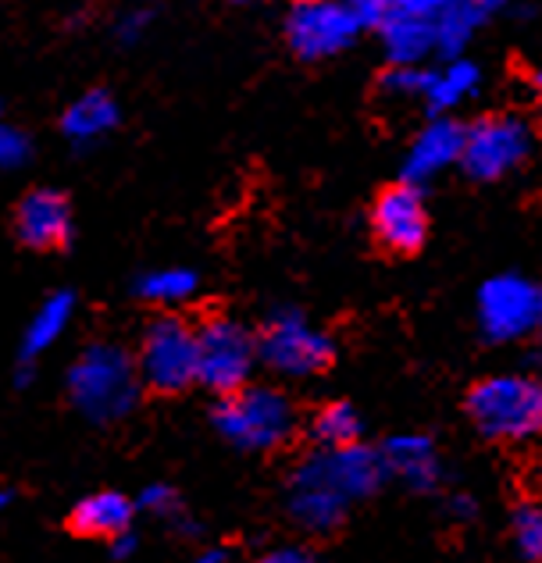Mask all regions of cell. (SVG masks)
<instances>
[{
    "mask_svg": "<svg viewBox=\"0 0 542 563\" xmlns=\"http://www.w3.org/2000/svg\"><path fill=\"white\" fill-rule=\"evenodd\" d=\"M140 367L136 357H129L114 343L86 346L68 367V399L86 421L114 424L129 418L140 404Z\"/></svg>",
    "mask_w": 542,
    "mask_h": 563,
    "instance_id": "1",
    "label": "cell"
},
{
    "mask_svg": "<svg viewBox=\"0 0 542 563\" xmlns=\"http://www.w3.org/2000/svg\"><path fill=\"white\" fill-rule=\"evenodd\" d=\"M467 418L486 439L524 442L542 435V382L539 378H482L464 399Z\"/></svg>",
    "mask_w": 542,
    "mask_h": 563,
    "instance_id": "2",
    "label": "cell"
},
{
    "mask_svg": "<svg viewBox=\"0 0 542 563\" xmlns=\"http://www.w3.org/2000/svg\"><path fill=\"white\" fill-rule=\"evenodd\" d=\"M214 424L229 442L243 450H275L292 435V407L283 393L243 385V389L218 399Z\"/></svg>",
    "mask_w": 542,
    "mask_h": 563,
    "instance_id": "3",
    "label": "cell"
},
{
    "mask_svg": "<svg viewBox=\"0 0 542 563\" xmlns=\"http://www.w3.org/2000/svg\"><path fill=\"white\" fill-rule=\"evenodd\" d=\"M143 389L175 396L197 385V324L186 318L161 314L146 324L136 353Z\"/></svg>",
    "mask_w": 542,
    "mask_h": 563,
    "instance_id": "4",
    "label": "cell"
},
{
    "mask_svg": "<svg viewBox=\"0 0 542 563\" xmlns=\"http://www.w3.org/2000/svg\"><path fill=\"white\" fill-rule=\"evenodd\" d=\"M257 364V339L232 318L197 324V385L229 396L246 385Z\"/></svg>",
    "mask_w": 542,
    "mask_h": 563,
    "instance_id": "5",
    "label": "cell"
},
{
    "mask_svg": "<svg viewBox=\"0 0 542 563\" xmlns=\"http://www.w3.org/2000/svg\"><path fill=\"white\" fill-rule=\"evenodd\" d=\"M332 343L321 332H314L297 310H278L268 318L265 332L257 335V357L265 361L272 372L303 378L318 375L332 364Z\"/></svg>",
    "mask_w": 542,
    "mask_h": 563,
    "instance_id": "6",
    "label": "cell"
},
{
    "mask_svg": "<svg viewBox=\"0 0 542 563\" xmlns=\"http://www.w3.org/2000/svg\"><path fill=\"white\" fill-rule=\"evenodd\" d=\"M375 243L392 257H414L429 240V211L414 186H386L372 203Z\"/></svg>",
    "mask_w": 542,
    "mask_h": 563,
    "instance_id": "7",
    "label": "cell"
},
{
    "mask_svg": "<svg viewBox=\"0 0 542 563\" xmlns=\"http://www.w3.org/2000/svg\"><path fill=\"white\" fill-rule=\"evenodd\" d=\"M286 33L300 57H329L357 33V11L343 0H297L289 8Z\"/></svg>",
    "mask_w": 542,
    "mask_h": 563,
    "instance_id": "8",
    "label": "cell"
},
{
    "mask_svg": "<svg viewBox=\"0 0 542 563\" xmlns=\"http://www.w3.org/2000/svg\"><path fill=\"white\" fill-rule=\"evenodd\" d=\"M524 129L515 122V118H500L489 114L467 132L464 140V165L475 179H496L507 168H515L521 154H524Z\"/></svg>",
    "mask_w": 542,
    "mask_h": 563,
    "instance_id": "9",
    "label": "cell"
},
{
    "mask_svg": "<svg viewBox=\"0 0 542 563\" xmlns=\"http://www.w3.org/2000/svg\"><path fill=\"white\" fill-rule=\"evenodd\" d=\"M14 232H19V240L33 250L62 246L71 232L68 200L54 189H33L29 197H22L19 211H14Z\"/></svg>",
    "mask_w": 542,
    "mask_h": 563,
    "instance_id": "10",
    "label": "cell"
},
{
    "mask_svg": "<svg viewBox=\"0 0 542 563\" xmlns=\"http://www.w3.org/2000/svg\"><path fill=\"white\" fill-rule=\"evenodd\" d=\"M542 314L539 292H532L524 282L504 278L482 292V318L493 335H518Z\"/></svg>",
    "mask_w": 542,
    "mask_h": 563,
    "instance_id": "11",
    "label": "cell"
},
{
    "mask_svg": "<svg viewBox=\"0 0 542 563\" xmlns=\"http://www.w3.org/2000/svg\"><path fill=\"white\" fill-rule=\"evenodd\" d=\"M133 517H136V503L122 493L104 488V493H90L76 503V510L68 517V528L76 531V536L111 542L114 536L133 528Z\"/></svg>",
    "mask_w": 542,
    "mask_h": 563,
    "instance_id": "12",
    "label": "cell"
},
{
    "mask_svg": "<svg viewBox=\"0 0 542 563\" xmlns=\"http://www.w3.org/2000/svg\"><path fill=\"white\" fill-rule=\"evenodd\" d=\"M71 314H76V296H71V292H54V296H47V300L36 307V314L29 318V324H25V335H22V364H33L36 357H43V353H47L57 343V339L65 335Z\"/></svg>",
    "mask_w": 542,
    "mask_h": 563,
    "instance_id": "13",
    "label": "cell"
},
{
    "mask_svg": "<svg viewBox=\"0 0 542 563\" xmlns=\"http://www.w3.org/2000/svg\"><path fill=\"white\" fill-rule=\"evenodd\" d=\"M119 125V103L111 93L93 90L82 93L79 100H71V108L62 118V129L71 143H97L100 136Z\"/></svg>",
    "mask_w": 542,
    "mask_h": 563,
    "instance_id": "14",
    "label": "cell"
},
{
    "mask_svg": "<svg viewBox=\"0 0 542 563\" xmlns=\"http://www.w3.org/2000/svg\"><path fill=\"white\" fill-rule=\"evenodd\" d=\"M343 507H346V499L340 493H332V488L307 485V482H297V488H292V514L311 531H329L340 525Z\"/></svg>",
    "mask_w": 542,
    "mask_h": 563,
    "instance_id": "15",
    "label": "cell"
},
{
    "mask_svg": "<svg viewBox=\"0 0 542 563\" xmlns=\"http://www.w3.org/2000/svg\"><path fill=\"white\" fill-rule=\"evenodd\" d=\"M311 435L325 450H346L354 446L361 435V421L350 404H325L311 421Z\"/></svg>",
    "mask_w": 542,
    "mask_h": 563,
    "instance_id": "16",
    "label": "cell"
},
{
    "mask_svg": "<svg viewBox=\"0 0 542 563\" xmlns=\"http://www.w3.org/2000/svg\"><path fill=\"white\" fill-rule=\"evenodd\" d=\"M136 292L143 300L161 303V307H172V303H182L189 296L197 292V275L186 272V268H161V272H146L136 282Z\"/></svg>",
    "mask_w": 542,
    "mask_h": 563,
    "instance_id": "17",
    "label": "cell"
},
{
    "mask_svg": "<svg viewBox=\"0 0 542 563\" xmlns=\"http://www.w3.org/2000/svg\"><path fill=\"white\" fill-rule=\"evenodd\" d=\"M464 151V132L457 125H435L421 136V143L414 146V154H410V172H432L439 168L443 161L457 157Z\"/></svg>",
    "mask_w": 542,
    "mask_h": 563,
    "instance_id": "18",
    "label": "cell"
},
{
    "mask_svg": "<svg viewBox=\"0 0 542 563\" xmlns=\"http://www.w3.org/2000/svg\"><path fill=\"white\" fill-rule=\"evenodd\" d=\"M515 539L518 550L529 563H542V507L539 503H524L515 514Z\"/></svg>",
    "mask_w": 542,
    "mask_h": 563,
    "instance_id": "19",
    "label": "cell"
},
{
    "mask_svg": "<svg viewBox=\"0 0 542 563\" xmlns=\"http://www.w3.org/2000/svg\"><path fill=\"white\" fill-rule=\"evenodd\" d=\"M29 157V140L22 129L0 122V168H19Z\"/></svg>",
    "mask_w": 542,
    "mask_h": 563,
    "instance_id": "20",
    "label": "cell"
},
{
    "mask_svg": "<svg viewBox=\"0 0 542 563\" xmlns=\"http://www.w3.org/2000/svg\"><path fill=\"white\" fill-rule=\"evenodd\" d=\"M136 507H143L146 514H175V507H179V499H175V488L172 485H146L140 499H136Z\"/></svg>",
    "mask_w": 542,
    "mask_h": 563,
    "instance_id": "21",
    "label": "cell"
},
{
    "mask_svg": "<svg viewBox=\"0 0 542 563\" xmlns=\"http://www.w3.org/2000/svg\"><path fill=\"white\" fill-rule=\"evenodd\" d=\"M257 563H318V556L311 550H297V545H286V550L265 553Z\"/></svg>",
    "mask_w": 542,
    "mask_h": 563,
    "instance_id": "22",
    "label": "cell"
},
{
    "mask_svg": "<svg viewBox=\"0 0 542 563\" xmlns=\"http://www.w3.org/2000/svg\"><path fill=\"white\" fill-rule=\"evenodd\" d=\"M146 22H151V11H129L125 19L119 22V33L125 36V40H136L143 29H146Z\"/></svg>",
    "mask_w": 542,
    "mask_h": 563,
    "instance_id": "23",
    "label": "cell"
},
{
    "mask_svg": "<svg viewBox=\"0 0 542 563\" xmlns=\"http://www.w3.org/2000/svg\"><path fill=\"white\" fill-rule=\"evenodd\" d=\"M133 550H136V536H133V531H122V536H114V539H111V556L125 560Z\"/></svg>",
    "mask_w": 542,
    "mask_h": 563,
    "instance_id": "24",
    "label": "cell"
},
{
    "mask_svg": "<svg viewBox=\"0 0 542 563\" xmlns=\"http://www.w3.org/2000/svg\"><path fill=\"white\" fill-rule=\"evenodd\" d=\"M200 563H222V553H203Z\"/></svg>",
    "mask_w": 542,
    "mask_h": 563,
    "instance_id": "25",
    "label": "cell"
},
{
    "mask_svg": "<svg viewBox=\"0 0 542 563\" xmlns=\"http://www.w3.org/2000/svg\"><path fill=\"white\" fill-rule=\"evenodd\" d=\"M8 499H11V496L4 493V488H0V510H4V507H8Z\"/></svg>",
    "mask_w": 542,
    "mask_h": 563,
    "instance_id": "26",
    "label": "cell"
},
{
    "mask_svg": "<svg viewBox=\"0 0 542 563\" xmlns=\"http://www.w3.org/2000/svg\"><path fill=\"white\" fill-rule=\"evenodd\" d=\"M535 82H539V93H542V76H539V79H535Z\"/></svg>",
    "mask_w": 542,
    "mask_h": 563,
    "instance_id": "27",
    "label": "cell"
}]
</instances>
